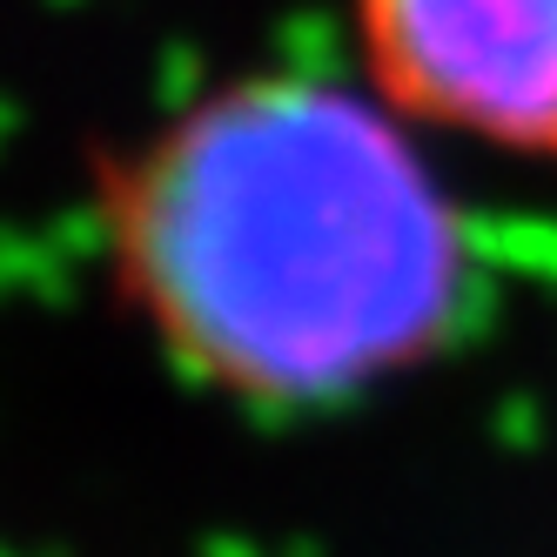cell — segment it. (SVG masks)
<instances>
[{
    "mask_svg": "<svg viewBox=\"0 0 557 557\" xmlns=\"http://www.w3.org/2000/svg\"><path fill=\"white\" fill-rule=\"evenodd\" d=\"M101 215L141 323L256 404H330L423 363L470 275L410 114L336 82L195 101L122 162Z\"/></svg>",
    "mask_w": 557,
    "mask_h": 557,
    "instance_id": "obj_1",
    "label": "cell"
},
{
    "mask_svg": "<svg viewBox=\"0 0 557 557\" xmlns=\"http://www.w3.org/2000/svg\"><path fill=\"white\" fill-rule=\"evenodd\" d=\"M356 27L410 122L557 154V0H356Z\"/></svg>",
    "mask_w": 557,
    "mask_h": 557,
    "instance_id": "obj_2",
    "label": "cell"
}]
</instances>
